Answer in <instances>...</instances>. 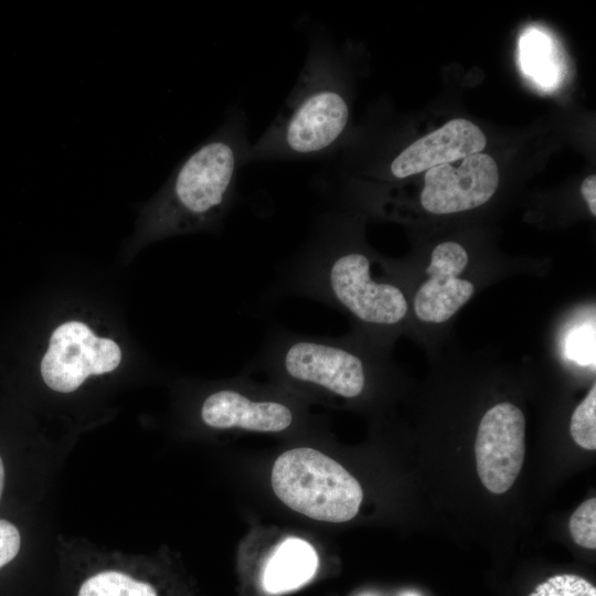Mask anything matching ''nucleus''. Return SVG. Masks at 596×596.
I'll return each instance as SVG.
<instances>
[{
  "instance_id": "nucleus-1",
  "label": "nucleus",
  "mask_w": 596,
  "mask_h": 596,
  "mask_svg": "<svg viewBox=\"0 0 596 596\" xmlns=\"http://www.w3.org/2000/svg\"><path fill=\"white\" fill-rule=\"evenodd\" d=\"M371 260L363 251L348 247L340 226L327 216L312 241L287 270L284 288L341 308L361 323L392 327L406 316L403 291L386 281H375Z\"/></svg>"
},
{
  "instance_id": "nucleus-2",
  "label": "nucleus",
  "mask_w": 596,
  "mask_h": 596,
  "mask_svg": "<svg viewBox=\"0 0 596 596\" xmlns=\"http://www.w3.org/2000/svg\"><path fill=\"white\" fill-rule=\"evenodd\" d=\"M248 147L243 120H226L172 172L158 199L155 227L175 232L216 225L234 200Z\"/></svg>"
},
{
  "instance_id": "nucleus-3",
  "label": "nucleus",
  "mask_w": 596,
  "mask_h": 596,
  "mask_svg": "<svg viewBox=\"0 0 596 596\" xmlns=\"http://www.w3.org/2000/svg\"><path fill=\"white\" fill-rule=\"evenodd\" d=\"M349 116L327 47L316 46L279 115L248 147L245 162L323 155L344 132Z\"/></svg>"
},
{
  "instance_id": "nucleus-4",
  "label": "nucleus",
  "mask_w": 596,
  "mask_h": 596,
  "mask_svg": "<svg viewBox=\"0 0 596 596\" xmlns=\"http://www.w3.org/2000/svg\"><path fill=\"white\" fill-rule=\"evenodd\" d=\"M254 361L278 380L347 400L366 386L365 358L343 340L279 331Z\"/></svg>"
},
{
  "instance_id": "nucleus-5",
  "label": "nucleus",
  "mask_w": 596,
  "mask_h": 596,
  "mask_svg": "<svg viewBox=\"0 0 596 596\" xmlns=\"http://www.w3.org/2000/svg\"><path fill=\"white\" fill-rule=\"evenodd\" d=\"M272 487L290 509L326 522L353 519L363 499L361 485L344 467L310 447L288 449L276 459Z\"/></svg>"
},
{
  "instance_id": "nucleus-6",
  "label": "nucleus",
  "mask_w": 596,
  "mask_h": 596,
  "mask_svg": "<svg viewBox=\"0 0 596 596\" xmlns=\"http://www.w3.org/2000/svg\"><path fill=\"white\" fill-rule=\"evenodd\" d=\"M120 360L116 342L96 337L85 323L70 321L52 333L40 370L50 389L70 393L89 375L114 371Z\"/></svg>"
},
{
  "instance_id": "nucleus-7",
  "label": "nucleus",
  "mask_w": 596,
  "mask_h": 596,
  "mask_svg": "<svg viewBox=\"0 0 596 596\" xmlns=\"http://www.w3.org/2000/svg\"><path fill=\"white\" fill-rule=\"evenodd\" d=\"M525 419L519 407L499 403L482 416L476 436L478 476L492 493L508 491L524 459Z\"/></svg>"
},
{
  "instance_id": "nucleus-8",
  "label": "nucleus",
  "mask_w": 596,
  "mask_h": 596,
  "mask_svg": "<svg viewBox=\"0 0 596 596\" xmlns=\"http://www.w3.org/2000/svg\"><path fill=\"white\" fill-rule=\"evenodd\" d=\"M499 184L498 166L486 153L461 159L458 168L444 163L428 169L421 193L422 206L434 214H450L485 204Z\"/></svg>"
},
{
  "instance_id": "nucleus-9",
  "label": "nucleus",
  "mask_w": 596,
  "mask_h": 596,
  "mask_svg": "<svg viewBox=\"0 0 596 596\" xmlns=\"http://www.w3.org/2000/svg\"><path fill=\"white\" fill-rule=\"evenodd\" d=\"M202 422L214 429L238 428L280 433L295 422L291 406L273 396L257 395L235 384L210 393L201 405Z\"/></svg>"
},
{
  "instance_id": "nucleus-10",
  "label": "nucleus",
  "mask_w": 596,
  "mask_h": 596,
  "mask_svg": "<svg viewBox=\"0 0 596 596\" xmlns=\"http://www.w3.org/2000/svg\"><path fill=\"white\" fill-rule=\"evenodd\" d=\"M468 264L466 249L456 242L438 244L426 268L428 279L414 297L416 317L441 323L453 317L473 295L475 285L459 277Z\"/></svg>"
},
{
  "instance_id": "nucleus-11",
  "label": "nucleus",
  "mask_w": 596,
  "mask_h": 596,
  "mask_svg": "<svg viewBox=\"0 0 596 596\" xmlns=\"http://www.w3.org/2000/svg\"><path fill=\"white\" fill-rule=\"evenodd\" d=\"M487 138L473 123L457 118L417 139L391 162L390 171L397 179L464 159L483 150Z\"/></svg>"
},
{
  "instance_id": "nucleus-12",
  "label": "nucleus",
  "mask_w": 596,
  "mask_h": 596,
  "mask_svg": "<svg viewBox=\"0 0 596 596\" xmlns=\"http://www.w3.org/2000/svg\"><path fill=\"white\" fill-rule=\"evenodd\" d=\"M317 567V553L308 542L297 538L287 539L266 565L264 587L273 594L292 590L308 582Z\"/></svg>"
},
{
  "instance_id": "nucleus-13",
  "label": "nucleus",
  "mask_w": 596,
  "mask_h": 596,
  "mask_svg": "<svg viewBox=\"0 0 596 596\" xmlns=\"http://www.w3.org/2000/svg\"><path fill=\"white\" fill-rule=\"evenodd\" d=\"M77 596H158L148 583L117 571H105L87 578Z\"/></svg>"
},
{
  "instance_id": "nucleus-14",
  "label": "nucleus",
  "mask_w": 596,
  "mask_h": 596,
  "mask_svg": "<svg viewBox=\"0 0 596 596\" xmlns=\"http://www.w3.org/2000/svg\"><path fill=\"white\" fill-rule=\"evenodd\" d=\"M570 432L573 440L587 450L596 449V385L572 414Z\"/></svg>"
},
{
  "instance_id": "nucleus-15",
  "label": "nucleus",
  "mask_w": 596,
  "mask_h": 596,
  "mask_svg": "<svg viewBox=\"0 0 596 596\" xmlns=\"http://www.w3.org/2000/svg\"><path fill=\"white\" fill-rule=\"evenodd\" d=\"M530 596H596V588L578 575L560 574L538 585Z\"/></svg>"
},
{
  "instance_id": "nucleus-16",
  "label": "nucleus",
  "mask_w": 596,
  "mask_h": 596,
  "mask_svg": "<svg viewBox=\"0 0 596 596\" xmlns=\"http://www.w3.org/2000/svg\"><path fill=\"white\" fill-rule=\"evenodd\" d=\"M570 532L579 546L596 549V499L590 498L578 505L570 519Z\"/></svg>"
},
{
  "instance_id": "nucleus-17",
  "label": "nucleus",
  "mask_w": 596,
  "mask_h": 596,
  "mask_svg": "<svg viewBox=\"0 0 596 596\" xmlns=\"http://www.w3.org/2000/svg\"><path fill=\"white\" fill-rule=\"evenodd\" d=\"M594 330L582 329L574 332L567 344V354L572 360L581 364H588L594 361Z\"/></svg>"
},
{
  "instance_id": "nucleus-18",
  "label": "nucleus",
  "mask_w": 596,
  "mask_h": 596,
  "mask_svg": "<svg viewBox=\"0 0 596 596\" xmlns=\"http://www.w3.org/2000/svg\"><path fill=\"white\" fill-rule=\"evenodd\" d=\"M20 545L21 536L17 526L0 519V568L17 556Z\"/></svg>"
},
{
  "instance_id": "nucleus-19",
  "label": "nucleus",
  "mask_w": 596,
  "mask_h": 596,
  "mask_svg": "<svg viewBox=\"0 0 596 596\" xmlns=\"http://www.w3.org/2000/svg\"><path fill=\"white\" fill-rule=\"evenodd\" d=\"M581 192L585 199L590 213L596 215V175L586 177L582 183Z\"/></svg>"
},
{
  "instance_id": "nucleus-20",
  "label": "nucleus",
  "mask_w": 596,
  "mask_h": 596,
  "mask_svg": "<svg viewBox=\"0 0 596 596\" xmlns=\"http://www.w3.org/2000/svg\"><path fill=\"white\" fill-rule=\"evenodd\" d=\"M3 486H4V467H3L2 459L0 457V500H1L2 491H3Z\"/></svg>"
},
{
  "instance_id": "nucleus-21",
  "label": "nucleus",
  "mask_w": 596,
  "mask_h": 596,
  "mask_svg": "<svg viewBox=\"0 0 596 596\" xmlns=\"http://www.w3.org/2000/svg\"><path fill=\"white\" fill-rule=\"evenodd\" d=\"M408 596H416V595H408Z\"/></svg>"
}]
</instances>
